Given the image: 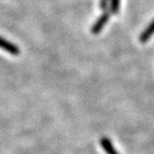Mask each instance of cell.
<instances>
[{
	"instance_id": "obj_6",
	"label": "cell",
	"mask_w": 154,
	"mask_h": 154,
	"mask_svg": "<svg viewBox=\"0 0 154 154\" xmlns=\"http://www.w3.org/2000/svg\"><path fill=\"white\" fill-rule=\"evenodd\" d=\"M108 5V0H100V8L102 9H105Z\"/></svg>"
},
{
	"instance_id": "obj_4",
	"label": "cell",
	"mask_w": 154,
	"mask_h": 154,
	"mask_svg": "<svg viewBox=\"0 0 154 154\" xmlns=\"http://www.w3.org/2000/svg\"><path fill=\"white\" fill-rule=\"evenodd\" d=\"M100 145H101V147L103 148V149L105 150V152L107 154H119L117 152V150L114 149L111 140H109L108 137H102L100 139Z\"/></svg>"
},
{
	"instance_id": "obj_2",
	"label": "cell",
	"mask_w": 154,
	"mask_h": 154,
	"mask_svg": "<svg viewBox=\"0 0 154 154\" xmlns=\"http://www.w3.org/2000/svg\"><path fill=\"white\" fill-rule=\"evenodd\" d=\"M0 48L4 49L11 55H14V56H17L20 54V48H18V46L14 45L13 43L6 40L3 37H0Z\"/></svg>"
},
{
	"instance_id": "obj_1",
	"label": "cell",
	"mask_w": 154,
	"mask_h": 154,
	"mask_svg": "<svg viewBox=\"0 0 154 154\" xmlns=\"http://www.w3.org/2000/svg\"><path fill=\"white\" fill-rule=\"evenodd\" d=\"M109 19V12H104L100 18L96 20V23H94V25L91 28V31H92V32L94 35L100 34V31L103 29V27L108 23Z\"/></svg>"
},
{
	"instance_id": "obj_5",
	"label": "cell",
	"mask_w": 154,
	"mask_h": 154,
	"mask_svg": "<svg viewBox=\"0 0 154 154\" xmlns=\"http://www.w3.org/2000/svg\"><path fill=\"white\" fill-rule=\"evenodd\" d=\"M120 2L121 0H111L109 4V10L112 14H117L120 10Z\"/></svg>"
},
{
	"instance_id": "obj_3",
	"label": "cell",
	"mask_w": 154,
	"mask_h": 154,
	"mask_svg": "<svg viewBox=\"0 0 154 154\" xmlns=\"http://www.w3.org/2000/svg\"><path fill=\"white\" fill-rule=\"evenodd\" d=\"M154 35V20L151 21V23H149V25L143 31V32L139 36V41L144 44V43H147L149 38Z\"/></svg>"
}]
</instances>
